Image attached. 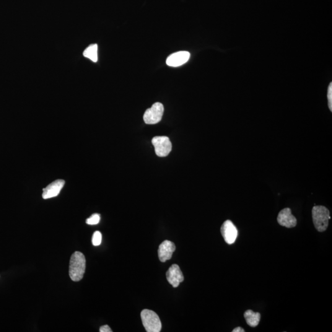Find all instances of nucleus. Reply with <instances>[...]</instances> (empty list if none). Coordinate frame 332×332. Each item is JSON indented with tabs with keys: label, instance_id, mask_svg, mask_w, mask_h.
Listing matches in <instances>:
<instances>
[{
	"label": "nucleus",
	"instance_id": "obj_1",
	"mask_svg": "<svg viewBox=\"0 0 332 332\" xmlns=\"http://www.w3.org/2000/svg\"><path fill=\"white\" fill-rule=\"evenodd\" d=\"M85 258L80 251H75L70 261L69 275L73 281H81L85 270Z\"/></svg>",
	"mask_w": 332,
	"mask_h": 332
},
{
	"label": "nucleus",
	"instance_id": "obj_2",
	"mask_svg": "<svg viewBox=\"0 0 332 332\" xmlns=\"http://www.w3.org/2000/svg\"><path fill=\"white\" fill-rule=\"evenodd\" d=\"M312 216L316 230L320 232H325L331 219L329 210L325 206H315L312 210Z\"/></svg>",
	"mask_w": 332,
	"mask_h": 332
},
{
	"label": "nucleus",
	"instance_id": "obj_3",
	"mask_svg": "<svg viewBox=\"0 0 332 332\" xmlns=\"http://www.w3.org/2000/svg\"><path fill=\"white\" fill-rule=\"evenodd\" d=\"M143 325L147 332H160L162 324L159 316L154 311L144 310L141 314Z\"/></svg>",
	"mask_w": 332,
	"mask_h": 332
},
{
	"label": "nucleus",
	"instance_id": "obj_4",
	"mask_svg": "<svg viewBox=\"0 0 332 332\" xmlns=\"http://www.w3.org/2000/svg\"><path fill=\"white\" fill-rule=\"evenodd\" d=\"M152 142L158 157H167L172 150V143L168 137L156 136L153 138Z\"/></svg>",
	"mask_w": 332,
	"mask_h": 332
},
{
	"label": "nucleus",
	"instance_id": "obj_5",
	"mask_svg": "<svg viewBox=\"0 0 332 332\" xmlns=\"http://www.w3.org/2000/svg\"><path fill=\"white\" fill-rule=\"evenodd\" d=\"M164 113V106L162 103L157 102L150 108L147 109L144 113V120L147 124H155L162 120Z\"/></svg>",
	"mask_w": 332,
	"mask_h": 332
},
{
	"label": "nucleus",
	"instance_id": "obj_6",
	"mask_svg": "<svg viewBox=\"0 0 332 332\" xmlns=\"http://www.w3.org/2000/svg\"><path fill=\"white\" fill-rule=\"evenodd\" d=\"M220 231H221L223 238L228 245H233L237 240L238 234V230L231 220H226L222 225Z\"/></svg>",
	"mask_w": 332,
	"mask_h": 332
},
{
	"label": "nucleus",
	"instance_id": "obj_7",
	"mask_svg": "<svg viewBox=\"0 0 332 332\" xmlns=\"http://www.w3.org/2000/svg\"><path fill=\"white\" fill-rule=\"evenodd\" d=\"M277 220L280 225L288 228L296 227L297 224V219L292 215L290 208H285L280 211Z\"/></svg>",
	"mask_w": 332,
	"mask_h": 332
},
{
	"label": "nucleus",
	"instance_id": "obj_8",
	"mask_svg": "<svg viewBox=\"0 0 332 332\" xmlns=\"http://www.w3.org/2000/svg\"><path fill=\"white\" fill-rule=\"evenodd\" d=\"M168 283L172 285L173 287H177L184 280V277L180 267L177 264H173L168 269L166 273Z\"/></svg>",
	"mask_w": 332,
	"mask_h": 332
},
{
	"label": "nucleus",
	"instance_id": "obj_9",
	"mask_svg": "<svg viewBox=\"0 0 332 332\" xmlns=\"http://www.w3.org/2000/svg\"><path fill=\"white\" fill-rule=\"evenodd\" d=\"M190 54L188 51H179L171 54L166 60L167 66L177 67L182 66L188 61Z\"/></svg>",
	"mask_w": 332,
	"mask_h": 332
},
{
	"label": "nucleus",
	"instance_id": "obj_10",
	"mask_svg": "<svg viewBox=\"0 0 332 332\" xmlns=\"http://www.w3.org/2000/svg\"><path fill=\"white\" fill-rule=\"evenodd\" d=\"M174 243L170 241L166 240L161 244L158 249V256L160 260L165 262L172 258V254L175 250Z\"/></svg>",
	"mask_w": 332,
	"mask_h": 332
},
{
	"label": "nucleus",
	"instance_id": "obj_11",
	"mask_svg": "<svg viewBox=\"0 0 332 332\" xmlns=\"http://www.w3.org/2000/svg\"><path fill=\"white\" fill-rule=\"evenodd\" d=\"M64 185V180H57L49 184L45 188H43V199H47L58 196Z\"/></svg>",
	"mask_w": 332,
	"mask_h": 332
},
{
	"label": "nucleus",
	"instance_id": "obj_12",
	"mask_svg": "<svg viewBox=\"0 0 332 332\" xmlns=\"http://www.w3.org/2000/svg\"><path fill=\"white\" fill-rule=\"evenodd\" d=\"M244 316L246 323L251 328H255L260 323L261 315L259 313H255L252 310H249L246 311Z\"/></svg>",
	"mask_w": 332,
	"mask_h": 332
},
{
	"label": "nucleus",
	"instance_id": "obj_13",
	"mask_svg": "<svg viewBox=\"0 0 332 332\" xmlns=\"http://www.w3.org/2000/svg\"><path fill=\"white\" fill-rule=\"evenodd\" d=\"M98 46L97 44L91 45L85 49L83 55L85 58L89 59L90 61L97 62L98 61Z\"/></svg>",
	"mask_w": 332,
	"mask_h": 332
},
{
	"label": "nucleus",
	"instance_id": "obj_14",
	"mask_svg": "<svg viewBox=\"0 0 332 332\" xmlns=\"http://www.w3.org/2000/svg\"><path fill=\"white\" fill-rule=\"evenodd\" d=\"M102 234H101V233L100 232L97 231V232H95L94 233V235H93L92 239V245H94V246H98L100 245L101 243H102Z\"/></svg>",
	"mask_w": 332,
	"mask_h": 332
},
{
	"label": "nucleus",
	"instance_id": "obj_15",
	"mask_svg": "<svg viewBox=\"0 0 332 332\" xmlns=\"http://www.w3.org/2000/svg\"><path fill=\"white\" fill-rule=\"evenodd\" d=\"M100 220V216L99 214H95L90 216L89 219L86 220V224L89 225H97Z\"/></svg>",
	"mask_w": 332,
	"mask_h": 332
},
{
	"label": "nucleus",
	"instance_id": "obj_16",
	"mask_svg": "<svg viewBox=\"0 0 332 332\" xmlns=\"http://www.w3.org/2000/svg\"><path fill=\"white\" fill-rule=\"evenodd\" d=\"M328 101H329V108L330 110L332 111V83H331L329 85L328 94Z\"/></svg>",
	"mask_w": 332,
	"mask_h": 332
},
{
	"label": "nucleus",
	"instance_id": "obj_17",
	"mask_svg": "<svg viewBox=\"0 0 332 332\" xmlns=\"http://www.w3.org/2000/svg\"><path fill=\"white\" fill-rule=\"evenodd\" d=\"M100 332H112L111 329L110 328L108 325L103 326L100 327Z\"/></svg>",
	"mask_w": 332,
	"mask_h": 332
},
{
	"label": "nucleus",
	"instance_id": "obj_18",
	"mask_svg": "<svg viewBox=\"0 0 332 332\" xmlns=\"http://www.w3.org/2000/svg\"><path fill=\"white\" fill-rule=\"evenodd\" d=\"M233 332H245V331L244 330L243 328H241V327H238V328H235L234 330L232 331Z\"/></svg>",
	"mask_w": 332,
	"mask_h": 332
}]
</instances>
